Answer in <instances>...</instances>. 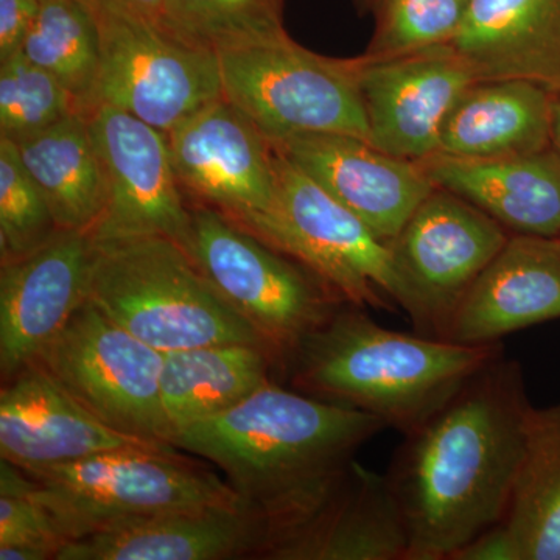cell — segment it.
Returning a JSON list of instances; mask_svg holds the SVG:
<instances>
[{
    "mask_svg": "<svg viewBox=\"0 0 560 560\" xmlns=\"http://www.w3.org/2000/svg\"><path fill=\"white\" fill-rule=\"evenodd\" d=\"M84 114L68 88L24 54L0 62V138L18 143Z\"/></svg>",
    "mask_w": 560,
    "mask_h": 560,
    "instance_id": "29",
    "label": "cell"
},
{
    "mask_svg": "<svg viewBox=\"0 0 560 560\" xmlns=\"http://www.w3.org/2000/svg\"><path fill=\"white\" fill-rule=\"evenodd\" d=\"M223 97L270 142L300 135L370 140L360 91V57L330 58L289 33L219 55Z\"/></svg>",
    "mask_w": 560,
    "mask_h": 560,
    "instance_id": "7",
    "label": "cell"
},
{
    "mask_svg": "<svg viewBox=\"0 0 560 560\" xmlns=\"http://www.w3.org/2000/svg\"><path fill=\"white\" fill-rule=\"evenodd\" d=\"M470 0H375V27L363 57H404L451 44L466 20Z\"/></svg>",
    "mask_w": 560,
    "mask_h": 560,
    "instance_id": "30",
    "label": "cell"
},
{
    "mask_svg": "<svg viewBox=\"0 0 560 560\" xmlns=\"http://www.w3.org/2000/svg\"><path fill=\"white\" fill-rule=\"evenodd\" d=\"M551 145L560 153V91L551 95Z\"/></svg>",
    "mask_w": 560,
    "mask_h": 560,
    "instance_id": "36",
    "label": "cell"
},
{
    "mask_svg": "<svg viewBox=\"0 0 560 560\" xmlns=\"http://www.w3.org/2000/svg\"><path fill=\"white\" fill-rule=\"evenodd\" d=\"M2 383L0 459L21 469L72 463L114 448L165 445L106 425L38 363Z\"/></svg>",
    "mask_w": 560,
    "mask_h": 560,
    "instance_id": "18",
    "label": "cell"
},
{
    "mask_svg": "<svg viewBox=\"0 0 560 560\" xmlns=\"http://www.w3.org/2000/svg\"><path fill=\"white\" fill-rule=\"evenodd\" d=\"M95 243L91 232L60 230L21 259L0 264V375L33 363L81 305Z\"/></svg>",
    "mask_w": 560,
    "mask_h": 560,
    "instance_id": "16",
    "label": "cell"
},
{
    "mask_svg": "<svg viewBox=\"0 0 560 560\" xmlns=\"http://www.w3.org/2000/svg\"><path fill=\"white\" fill-rule=\"evenodd\" d=\"M276 173L278 209L254 235L316 272L348 304L399 307L389 243L278 150Z\"/></svg>",
    "mask_w": 560,
    "mask_h": 560,
    "instance_id": "8",
    "label": "cell"
},
{
    "mask_svg": "<svg viewBox=\"0 0 560 560\" xmlns=\"http://www.w3.org/2000/svg\"><path fill=\"white\" fill-rule=\"evenodd\" d=\"M161 27L215 55L287 35L283 0H164Z\"/></svg>",
    "mask_w": 560,
    "mask_h": 560,
    "instance_id": "28",
    "label": "cell"
},
{
    "mask_svg": "<svg viewBox=\"0 0 560 560\" xmlns=\"http://www.w3.org/2000/svg\"><path fill=\"white\" fill-rule=\"evenodd\" d=\"M271 143L388 243L436 189L419 162L355 136L300 135Z\"/></svg>",
    "mask_w": 560,
    "mask_h": 560,
    "instance_id": "17",
    "label": "cell"
},
{
    "mask_svg": "<svg viewBox=\"0 0 560 560\" xmlns=\"http://www.w3.org/2000/svg\"><path fill=\"white\" fill-rule=\"evenodd\" d=\"M451 46L478 81L526 80L560 91V0H470Z\"/></svg>",
    "mask_w": 560,
    "mask_h": 560,
    "instance_id": "22",
    "label": "cell"
},
{
    "mask_svg": "<svg viewBox=\"0 0 560 560\" xmlns=\"http://www.w3.org/2000/svg\"><path fill=\"white\" fill-rule=\"evenodd\" d=\"M267 539V515L241 499L164 512L66 541L57 560L260 559Z\"/></svg>",
    "mask_w": 560,
    "mask_h": 560,
    "instance_id": "19",
    "label": "cell"
},
{
    "mask_svg": "<svg viewBox=\"0 0 560 560\" xmlns=\"http://www.w3.org/2000/svg\"><path fill=\"white\" fill-rule=\"evenodd\" d=\"M551 95L533 81H475L445 119L440 153L500 158L550 149Z\"/></svg>",
    "mask_w": 560,
    "mask_h": 560,
    "instance_id": "23",
    "label": "cell"
},
{
    "mask_svg": "<svg viewBox=\"0 0 560 560\" xmlns=\"http://www.w3.org/2000/svg\"><path fill=\"white\" fill-rule=\"evenodd\" d=\"M16 147L58 228L94 230L106 205V180L86 114H73Z\"/></svg>",
    "mask_w": 560,
    "mask_h": 560,
    "instance_id": "25",
    "label": "cell"
},
{
    "mask_svg": "<svg viewBox=\"0 0 560 560\" xmlns=\"http://www.w3.org/2000/svg\"><path fill=\"white\" fill-rule=\"evenodd\" d=\"M22 470L66 541L164 512L243 499L226 478L172 445L114 448Z\"/></svg>",
    "mask_w": 560,
    "mask_h": 560,
    "instance_id": "5",
    "label": "cell"
},
{
    "mask_svg": "<svg viewBox=\"0 0 560 560\" xmlns=\"http://www.w3.org/2000/svg\"><path fill=\"white\" fill-rule=\"evenodd\" d=\"M261 559L408 560L407 526L388 477L353 459L326 492L271 530Z\"/></svg>",
    "mask_w": 560,
    "mask_h": 560,
    "instance_id": "14",
    "label": "cell"
},
{
    "mask_svg": "<svg viewBox=\"0 0 560 560\" xmlns=\"http://www.w3.org/2000/svg\"><path fill=\"white\" fill-rule=\"evenodd\" d=\"M22 54L61 81L84 114L94 108L102 65L101 28L79 0H40Z\"/></svg>",
    "mask_w": 560,
    "mask_h": 560,
    "instance_id": "27",
    "label": "cell"
},
{
    "mask_svg": "<svg viewBox=\"0 0 560 560\" xmlns=\"http://www.w3.org/2000/svg\"><path fill=\"white\" fill-rule=\"evenodd\" d=\"M39 9L40 0H0V62L22 54Z\"/></svg>",
    "mask_w": 560,
    "mask_h": 560,
    "instance_id": "33",
    "label": "cell"
},
{
    "mask_svg": "<svg viewBox=\"0 0 560 560\" xmlns=\"http://www.w3.org/2000/svg\"><path fill=\"white\" fill-rule=\"evenodd\" d=\"M184 249L287 371L302 340L348 304L316 272L243 230L219 210L190 205Z\"/></svg>",
    "mask_w": 560,
    "mask_h": 560,
    "instance_id": "6",
    "label": "cell"
},
{
    "mask_svg": "<svg viewBox=\"0 0 560 560\" xmlns=\"http://www.w3.org/2000/svg\"><path fill=\"white\" fill-rule=\"evenodd\" d=\"M58 231L43 191L22 164L16 143L0 138V264L27 256Z\"/></svg>",
    "mask_w": 560,
    "mask_h": 560,
    "instance_id": "31",
    "label": "cell"
},
{
    "mask_svg": "<svg viewBox=\"0 0 560 560\" xmlns=\"http://www.w3.org/2000/svg\"><path fill=\"white\" fill-rule=\"evenodd\" d=\"M386 429L368 412L270 382L230 410L184 427L172 445L215 464L265 512L270 530L319 497Z\"/></svg>",
    "mask_w": 560,
    "mask_h": 560,
    "instance_id": "2",
    "label": "cell"
},
{
    "mask_svg": "<svg viewBox=\"0 0 560 560\" xmlns=\"http://www.w3.org/2000/svg\"><path fill=\"white\" fill-rule=\"evenodd\" d=\"M106 180V205L94 242L160 237L184 245L190 202L173 171L167 136L109 105L86 114Z\"/></svg>",
    "mask_w": 560,
    "mask_h": 560,
    "instance_id": "13",
    "label": "cell"
},
{
    "mask_svg": "<svg viewBox=\"0 0 560 560\" xmlns=\"http://www.w3.org/2000/svg\"><path fill=\"white\" fill-rule=\"evenodd\" d=\"M475 81L470 66L451 44L382 61L360 55L370 142L416 162L440 153L445 119Z\"/></svg>",
    "mask_w": 560,
    "mask_h": 560,
    "instance_id": "15",
    "label": "cell"
},
{
    "mask_svg": "<svg viewBox=\"0 0 560 560\" xmlns=\"http://www.w3.org/2000/svg\"><path fill=\"white\" fill-rule=\"evenodd\" d=\"M440 189L477 206L511 234L560 237V153L500 158L436 153L419 161Z\"/></svg>",
    "mask_w": 560,
    "mask_h": 560,
    "instance_id": "21",
    "label": "cell"
},
{
    "mask_svg": "<svg viewBox=\"0 0 560 560\" xmlns=\"http://www.w3.org/2000/svg\"><path fill=\"white\" fill-rule=\"evenodd\" d=\"M95 18L120 16L160 24L164 0H79Z\"/></svg>",
    "mask_w": 560,
    "mask_h": 560,
    "instance_id": "34",
    "label": "cell"
},
{
    "mask_svg": "<svg viewBox=\"0 0 560 560\" xmlns=\"http://www.w3.org/2000/svg\"><path fill=\"white\" fill-rule=\"evenodd\" d=\"M24 540L66 544L35 497V481L21 467L0 459V544Z\"/></svg>",
    "mask_w": 560,
    "mask_h": 560,
    "instance_id": "32",
    "label": "cell"
},
{
    "mask_svg": "<svg viewBox=\"0 0 560 560\" xmlns=\"http://www.w3.org/2000/svg\"><path fill=\"white\" fill-rule=\"evenodd\" d=\"M352 2L361 14L371 13L375 5V0H352Z\"/></svg>",
    "mask_w": 560,
    "mask_h": 560,
    "instance_id": "37",
    "label": "cell"
},
{
    "mask_svg": "<svg viewBox=\"0 0 560 560\" xmlns=\"http://www.w3.org/2000/svg\"><path fill=\"white\" fill-rule=\"evenodd\" d=\"M560 319V237L511 234L475 280L445 341L495 345L501 338Z\"/></svg>",
    "mask_w": 560,
    "mask_h": 560,
    "instance_id": "20",
    "label": "cell"
},
{
    "mask_svg": "<svg viewBox=\"0 0 560 560\" xmlns=\"http://www.w3.org/2000/svg\"><path fill=\"white\" fill-rule=\"evenodd\" d=\"M499 525L512 560H560V401L530 415L521 471Z\"/></svg>",
    "mask_w": 560,
    "mask_h": 560,
    "instance_id": "26",
    "label": "cell"
},
{
    "mask_svg": "<svg viewBox=\"0 0 560 560\" xmlns=\"http://www.w3.org/2000/svg\"><path fill=\"white\" fill-rule=\"evenodd\" d=\"M95 20L102 65L94 106H114L168 132L223 97L219 55L184 43L154 22Z\"/></svg>",
    "mask_w": 560,
    "mask_h": 560,
    "instance_id": "11",
    "label": "cell"
},
{
    "mask_svg": "<svg viewBox=\"0 0 560 560\" xmlns=\"http://www.w3.org/2000/svg\"><path fill=\"white\" fill-rule=\"evenodd\" d=\"M33 363L49 371L106 425L172 445L161 400L164 352L140 341L91 302L81 305Z\"/></svg>",
    "mask_w": 560,
    "mask_h": 560,
    "instance_id": "10",
    "label": "cell"
},
{
    "mask_svg": "<svg viewBox=\"0 0 560 560\" xmlns=\"http://www.w3.org/2000/svg\"><path fill=\"white\" fill-rule=\"evenodd\" d=\"M511 232L477 206L436 187L393 242L399 307L416 334L445 340L453 316Z\"/></svg>",
    "mask_w": 560,
    "mask_h": 560,
    "instance_id": "9",
    "label": "cell"
},
{
    "mask_svg": "<svg viewBox=\"0 0 560 560\" xmlns=\"http://www.w3.org/2000/svg\"><path fill=\"white\" fill-rule=\"evenodd\" d=\"M65 545L51 540L0 544V560H57Z\"/></svg>",
    "mask_w": 560,
    "mask_h": 560,
    "instance_id": "35",
    "label": "cell"
},
{
    "mask_svg": "<svg viewBox=\"0 0 560 560\" xmlns=\"http://www.w3.org/2000/svg\"><path fill=\"white\" fill-rule=\"evenodd\" d=\"M94 243L88 302L140 341L161 352L264 346L180 243L160 235Z\"/></svg>",
    "mask_w": 560,
    "mask_h": 560,
    "instance_id": "4",
    "label": "cell"
},
{
    "mask_svg": "<svg viewBox=\"0 0 560 560\" xmlns=\"http://www.w3.org/2000/svg\"><path fill=\"white\" fill-rule=\"evenodd\" d=\"M270 352L253 342H219L164 352L162 410L173 436L241 404L271 381Z\"/></svg>",
    "mask_w": 560,
    "mask_h": 560,
    "instance_id": "24",
    "label": "cell"
},
{
    "mask_svg": "<svg viewBox=\"0 0 560 560\" xmlns=\"http://www.w3.org/2000/svg\"><path fill=\"white\" fill-rule=\"evenodd\" d=\"M173 171L190 205L219 210L254 234L278 209L276 150L221 97L165 132Z\"/></svg>",
    "mask_w": 560,
    "mask_h": 560,
    "instance_id": "12",
    "label": "cell"
},
{
    "mask_svg": "<svg viewBox=\"0 0 560 560\" xmlns=\"http://www.w3.org/2000/svg\"><path fill=\"white\" fill-rule=\"evenodd\" d=\"M503 353L501 342L467 346L386 329L366 308L345 304L302 340L287 372L301 393L405 434Z\"/></svg>",
    "mask_w": 560,
    "mask_h": 560,
    "instance_id": "3",
    "label": "cell"
},
{
    "mask_svg": "<svg viewBox=\"0 0 560 560\" xmlns=\"http://www.w3.org/2000/svg\"><path fill=\"white\" fill-rule=\"evenodd\" d=\"M534 407L515 360L482 368L404 434L386 477L408 534V560H453L503 521Z\"/></svg>",
    "mask_w": 560,
    "mask_h": 560,
    "instance_id": "1",
    "label": "cell"
}]
</instances>
